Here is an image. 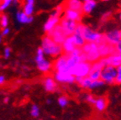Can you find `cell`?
I'll use <instances>...</instances> for the list:
<instances>
[{"mask_svg":"<svg viewBox=\"0 0 121 120\" xmlns=\"http://www.w3.org/2000/svg\"><path fill=\"white\" fill-rule=\"evenodd\" d=\"M40 48L44 51L45 55H46L48 56L56 57L57 58L58 56L64 54L61 45L56 44L55 41H53L47 34H45L42 38Z\"/></svg>","mask_w":121,"mask_h":120,"instance_id":"obj_1","label":"cell"},{"mask_svg":"<svg viewBox=\"0 0 121 120\" xmlns=\"http://www.w3.org/2000/svg\"><path fill=\"white\" fill-rule=\"evenodd\" d=\"M82 51L84 56H85L86 61L89 63H94L100 60L101 56L98 51V46L97 43H88L86 42L82 47L80 48Z\"/></svg>","mask_w":121,"mask_h":120,"instance_id":"obj_2","label":"cell"},{"mask_svg":"<svg viewBox=\"0 0 121 120\" xmlns=\"http://www.w3.org/2000/svg\"><path fill=\"white\" fill-rule=\"evenodd\" d=\"M82 34L83 38L85 39V41L88 42V43L98 44L104 40L103 34H101L99 32L93 30V29H91L89 26H87V25H84L82 26Z\"/></svg>","mask_w":121,"mask_h":120,"instance_id":"obj_3","label":"cell"},{"mask_svg":"<svg viewBox=\"0 0 121 120\" xmlns=\"http://www.w3.org/2000/svg\"><path fill=\"white\" fill-rule=\"evenodd\" d=\"M91 66H92V64L89 63L88 61H86V60L85 61H82L80 63L77 64L72 68H71L69 73L74 76L75 78H77V77L82 78V77H87L89 74V71L91 70Z\"/></svg>","mask_w":121,"mask_h":120,"instance_id":"obj_4","label":"cell"},{"mask_svg":"<svg viewBox=\"0 0 121 120\" xmlns=\"http://www.w3.org/2000/svg\"><path fill=\"white\" fill-rule=\"evenodd\" d=\"M117 77V68L111 66H107L103 67L101 71L100 80H102L104 84H113L115 83Z\"/></svg>","mask_w":121,"mask_h":120,"instance_id":"obj_5","label":"cell"},{"mask_svg":"<svg viewBox=\"0 0 121 120\" xmlns=\"http://www.w3.org/2000/svg\"><path fill=\"white\" fill-rule=\"evenodd\" d=\"M85 56L80 48L75 49L70 54H66V63H67V66L70 70L71 68L75 66L77 64L82 61H85Z\"/></svg>","mask_w":121,"mask_h":120,"instance_id":"obj_6","label":"cell"},{"mask_svg":"<svg viewBox=\"0 0 121 120\" xmlns=\"http://www.w3.org/2000/svg\"><path fill=\"white\" fill-rule=\"evenodd\" d=\"M78 25V23L67 19L64 17L60 18V22H59V25L60 26L62 31L64 32V34L66 36H71L74 34Z\"/></svg>","mask_w":121,"mask_h":120,"instance_id":"obj_7","label":"cell"},{"mask_svg":"<svg viewBox=\"0 0 121 120\" xmlns=\"http://www.w3.org/2000/svg\"><path fill=\"white\" fill-rule=\"evenodd\" d=\"M53 68L56 72H61V73H69L70 69L66 63V54H62L58 56L55 62L53 63Z\"/></svg>","mask_w":121,"mask_h":120,"instance_id":"obj_8","label":"cell"},{"mask_svg":"<svg viewBox=\"0 0 121 120\" xmlns=\"http://www.w3.org/2000/svg\"><path fill=\"white\" fill-rule=\"evenodd\" d=\"M46 34L52 39L53 41H55L56 44L60 45H62V43L64 42L66 38L67 37V36L64 34V32L62 31V30H61V28H60V26L59 25H56L52 30L48 32Z\"/></svg>","mask_w":121,"mask_h":120,"instance_id":"obj_9","label":"cell"},{"mask_svg":"<svg viewBox=\"0 0 121 120\" xmlns=\"http://www.w3.org/2000/svg\"><path fill=\"white\" fill-rule=\"evenodd\" d=\"M104 40L110 45H114L121 39V30H112L106 32L103 34Z\"/></svg>","mask_w":121,"mask_h":120,"instance_id":"obj_10","label":"cell"},{"mask_svg":"<svg viewBox=\"0 0 121 120\" xmlns=\"http://www.w3.org/2000/svg\"><path fill=\"white\" fill-rule=\"evenodd\" d=\"M103 67H104L103 66V64L101 63L100 60L92 63L91 66V70L89 71V74L87 77L92 80V81H96V80H100L101 77V71H102Z\"/></svg>","mask_w":121,"mask_h":120,"instance_id":"obj_11","label":"cell"},{"mask_svg":"<svg viewBox=\"0 0 121 120\" xmlns=\"http://www.w3.org/2000/svg\"><path fill=\"white\" fill-rule=\"evenodd\" d=\"M98 51H99V55H100L101 58L107 57L108 56H110V55L117 54L115 51V49H114V46L108 45L104 40L101 41L100 43H98Z\"/></svg>","mask_w":121,"mask_h":120,"instance_id":"obj_12","label":"cell"},{"mask_svg":"<svg viewBox=\"0 0 121 120\" xmlns=\"http://www.w3.org/2000/svg\"><path fill=\"white\" fill-rule=\"evenodd\" d=\"M99 60L101 61L104 66H111L117 68L119 66H121V60L118 54L110 55L107 57H103V58H100Z\"/></svg>","mask_w":121,"mask_h":120,"instance_id":"obj_13","label":"cell"},{"mask_svg":"<svg viewBox=\"0 0 121 120\" xmlns=\"http://www.w3.org/2000/svg\"><path fill=\"white\" fill-rule=\"evenodd\" d=\"M82 26L83 25L81 23H78L77 29H76L74 34L72 35V39H73V41L75 43V45L77 48H81L83 46V45L86 43L85 39L83 38L82 34Z\"/></svg>","mask_w":121,"mask_h":120,"instance_id":"obj_14","label":"cell"},{"mask_svg":"<svg viewBox=\"0 0 121 120\" xmlns=\"http://www.w3.org/2000/svg\"><path fill=\"white\" fill-rule=\"evenodd\" d=\"M54 79L56 82L65 83V84H71L75 82V77L70 73H61V72H55Z\"/></svg>","mask_w":121,"mask_h":120,"instance_id":"obj_15","label":"cell"},{"mask_svg":"<svg viewBox=\"0 0 121 120\" xmlns=\"http://www.w3.org/2000/svg\"><path fill=\"white\" fill-rule=\"evenodd\" d=\"M63 17L66 18L70 20L75 21L77 23H80L82 18V13L75 10L68 9H64L63 11Z\"/></svg>","mask_w":121,"mask_h":120,"instance_id":"obj_16","label":"cell"},{"mask_svg":"<svg viewBox=\"0 0 121 120\" xmlns=\"http://www.w3.org/2000/svg\"><path fill=\"white\" fill-rule=\"evenodd\" d=\"M44 88L48 92H54L57 89V82L53 77H46L43 81Z\"/></svg>","mask_w":121,"mask_h":120,"instance_id":"obj_17","label":"cell"},{"mask_svg":"<svg viewBox=\"0 0 121 120\" xmlns=\"http://www.w3.org/2000/svg\"><path fill=\"white\" fill-rule=\"evenodd\" d=\"M64 9L75 10L82 13V0H66L64 5Z\"/></svg>","mask_w":121,"mask_h":120,"instance_id":"obj_18","label":"cell"},{"mask_svg":"<svg viewBox=\"0 0 121 120\" xmlns=\"http://www.w3.org/2000/svg\"><path fill=\"white\" fill-rule=\"evenodd\" d=\"M61 47H62L63 53H64V54H70L74 50L77 49V47H76L72 35L67 36V37L66 38V39H65L64 42H63L62 45H61Z\"/></svg>","mask_w":121,"mask_h":120,"instance_id":"obj_19","label":"cell"},{"mask_svg":"<svg viewBox=\"0 0 121 120\" xmlns=\"http://www.w3.org/2000/svg\"><path fill=\"white\" fill-rule=\"evenodd\" d=\"M36 65H37L38 70L40 71H41V72H43V73H47V72H49L51 70V68L53 67V64L46 58L43 59V60H40V61L37 62Z\"/></svg>","mask_w":121,"mask_h":120,"instance_id":"obj_20","label":"cell"},{"mask_svg":"<svg viewBox=\"0 0 121 120\" xmlns=\"http://www.w3.org/2000/svg\"><path fill=\"white\" fill-rule=\"evenodd\" d=\"M96 6H97L96 1H90V0L83 1L82 13H84V14H90V13L94 10Z\"/></svg>","mask_w":121,"mask_h":120,"instance_id":"obj_21","label":"cell"},{"mask_svg":"<svg viewBox=\"0 0 121 120\" xmlns=\"http://www.w3.org/2000/svg\"><path fill=\"white\" fill-rule=\"evenodd\" d=\"M33 16H29L23 11H18L16 13V20L19 24H30L33 22Z\"/></svg>","mask_w":121,"mask_h":120,"instance_id":"obj_22","label":"cell"},{"mask_svg":"<svg viewBox=\"0 0 121 120\" xmlns=\"http://www.w3.org/2000/svg\"><path fill=\"white\" fill-rule=\"evenodd\" d=\"M93 105L98 111L103 112L104 110H105L106 107H107V99L105 98H103V97L96 98Z\"/></svg>","mask_w":121,"mask_h":120,"instance_id":"obj_23","label":"cell"},{"mask_svg":"<svg viewBox=\"0 0 121 120\" xmlns=\"http://www.w3.org/2000/svg\"><path fill=\"white\" fill-rule=\"evenodd\" d=\"M35 11V4H28L25 3L24 5V9H23V12L26 13L29 16H32Z\"/></svg>","mask_w":121,"mask_h":120,"instance_id":"obj_24","label":"cell"},{"mask_svg":"<svg viewBox=\"0 0 121 120\" xmlns=\"http://www.w3.org/2000/svg\"><path fill=\"white\" fill-rule=\"evenodd\" d=\"M104 85V82L102 81V80H96V81H92L90 86H89V90H93V89L99 88V87L103 86Z\"/></svg>","mask_w":121,"mask_h":120,"instance_id":"obj_25","label":"cell"},{"mask_svg":"<svg viewBox=\"0 0 121 120\" xmlns=\"http://www.w3.org/2000/svg\"><path fill=\"white\" fill-rule=\"evenodd\" d=\"M45 53H44V51H42L41 48H38L37 51H36V56L35 57V62L37 63V62L40 61V60H42L43 59H45Z\"/></svg>","mask_w":121,"mask_h":120,"instance_id":"obj_26","label":"cell"},{"mask_svg":"<svg viewBox=\"0 0 121 120\" xmlns=\"http://www.w3.org/2000/svg\"><path fill=\"white\" fill-rule=\"evenodd\" d=\"M13 3V0H3L0 4V13L4 12Z\"/></svg>","mask_w":121,"mask_h":120,"instance_id":"obj_27","label":"cell"},{"mask_svg":"<svg viewBox=\"0 0 121 120\" xmlns=\"http://www.w3.org/2000/svg\"><path fill=\"white\" fill-rule=\"evenodd\" d=\"M9 25V17L7 14H1L0 15V26L3 29L6 28Z\"/></svg>","mask_w":121,"mask_h":120,"instance_id":"obj_28","label":"cell"},{"mask_svg":"<svg viewBox=\"0 0 121 120\" xmlns=\"http://www.w3.org/2000/svg\"><path fill=\"white\" fill-rule=\"evenodd\" d=\"M57 102H58V104L60 105V107H66L68 105V103H69V100L65 96H60V98H58V100H57Z\"/></svg>","mask_w":121,"mask_h":120,"instance_id":"obj_29","label":"cell"},{"mask_svg":"<svg viewBox=\"0 0 121 120\" xmlns=\"http://www.w3.org/2000/svg\"><path fill=\"white\" fill-rule=\"evenodd\" d=\"M30 114L33 118H38L40 116V108L38 107V105L34 104L31 107V110H30Z\"/></svg>","mask_w":121,"mask_h":120,"instance_id":"obj_30","label":"cell"},{"mask_svg":"<svg viewBox=\"0 0 121 120\" xmlns=\"http://www.w3.org/2000/svg\"><path fill=\"white\" fill-rule=\"evenodd\" d=\"M115 83L121 84V66L117 67V77H116Z\"/></svg>","mask_w":121,"mask_h":120,"instance_id":"obj_31","label":"cell"},{"mask_svg":"<svg viewBox=\"0 0 121 120\" xmlns=\"http://www.w3.org/2000/svg\"><path fill=\"white\" fill-rule=\"evenodd\" d=\"M85 100L87 102V103L93 104V103H94V102H95V100H96V98H95L93 95H91V94H87V95H86V97H85Z\"/></svg>","mask_w":121,"mask_h":120,"instance_id":"obj_32","label":"cell"},{"mask_svg":"<svg viewBox=\"0 0 121 120\" xmlns=\"http://www.w3.org/2000/svg\"><path fill=\"white\" fill-rule=\"evenodd\" d=\"M10 54H11V49H10V47H6L4 51V57L5 59H8L10 56Z\"/></svg>","mask_w":121,"mask_h":120,"instance_id":"obj_33","label":"cell"},{"mask_svg":"<svg viewBox=\"0 0 121 120\" xmlns=\"http://www.w3.org/2000/svg\"><path fill=\"white\" fill-rule=\"evenodd\" d=\"M114 49H115V51L117 54H120L121 53V39L114 45Z\"/></svg>","mask_w":121,"mask_h":120,"instance_id":"obj_34","label":"cell"},{"mask_svg":"<svg viewBox=\"0 0 121 120\" xmlns=\"http://www.w3.org/2000/svg\"><path fill=\"white\" fill-rule=\"evenodd\" d=\"M9 33H10V29L9 28V27H6V28L3 29L2 33H1V35H2L3 37H4V36H7Z\"/></svg>","mask_w":121,"mask_h":120,"instance_id":"obj_35","label":"cell"},{"mask_svg":"<svg viewBox=\"0 0 121 120\" xmlns=\"http://www.w3.org/2000/svg\"><path fill=\"white\" fill-rule=\"evenodd\" d=\"M110 16H111V13L110 12H108V13H104V15H103V17H102V19H108L110 18ZM105 20V21H106Z\"/></svg>","mask_w":121,"mask_h":120,"instance_id":"obj_36","label":"cell"},{"mask_svg":"<svg viewBox=\"0 0 121 120\" xmlns=\"http://www.w3.org/2000/svg\"><path fill=\"white\" fill-rule=\"evenodd\" d=\"M6 81V78L4 75H0V85H3Z\"/></svg>","mask_w":121,"mask_h":120,"instance_id":"obj_37","label":"cell"},{"mask_svg":"<svg viewBox=\"0 0 121 120\" xmlns=\"http://www.w3.org/2000/svg\"><path fill=\"white\" fill-rule=\"evenodd\" d=\"M25 3H28V4H35V0H25Z\"/></svg>","mask_w":121,"mask_h":120,"instance_id":"obj_38","label":"cell"},{"mask_svg":"<svg viewBox=\"0 0 121 120\" xmlns=\"http://www.w3.org/2000/svg\"><path fill=\"white\" fill-rule=\"evenodd\" d=\"M9 98H8V97H6V98L4 99V103H9Z\"/></svg>","mask_w":121,"mask_h":120,"instance_id":"obj_39","label":"cell"},{"mask_svg":"<svg viewBox=\"0 0 121 120\" xmlns=\"http://www.w3.org/2000/svg\"><path fill=\"white\" fill-rule=\"evenodd\" d=\"M3 38H4V37L0 34V45H1V43H2V41H3Z\"/></svg>","mask_w":121,"mask_h":120,"instance_id":"obj_40","label":"cell"},{"mask_svg":"<svg viewBox=\"0 0 121 120\" xmlns=\"http://www.w3.org/2000/svg\"><path fill=\"white\" fill-rule=\"evenodd\" d=\"M51 99H48L47 100V104H51Z\"/></svg>","mask_w":121,"mask_h":120,"instance_id":"obj_41","label":"cell"},{"mask_svg":"<svg viewBox=\"0 0 121 120\" xmlns=\"http://www.w3.org/2000/svg\"><path fill=\"white\" fill-rule=\"evenodd\" d=\"M119 20L121 21V11H120V13H119Z\"/></svg>","mask_w":121,"mask_h":120,"instance_id":"obj_42","label":"cell"},{"mask_svg":"<svg viewBox=\"0 0 121 120\" xmlns=\"http://www.w3.org/2000/svg\"><path fill=\"white\" fill-rule=\"evenodd\" d=\"M118 55H119V58H120V60H121V53H120V54H118Z\"/></svg>","mask_w":121,"mask_h":120,"instance_id":"obj_43","label":"cell"},{"mask_svg":"<svg viewBox=\"0 0 121 120\" xmlns=\"http://www.w3.org/2000/svg\"><path fill=\"white\" fill-rule=\"evenodd\" d=\"M83 1H87V0H83ZM90 1H96V0H90Z\"/></svg>","mask_w":121,"mask_h":120,"instance_id":"obj_44","label":"cell"},{"mask_svg":"<svg viewBox=\"0 0 121 120\" xmlns=\"http://www.w3.org/2000/svg\"><path fill=\"white\" fill-rule=\"evenodd\" d=\"M18 0H13V2H17Z\"/></svg>","mask_w":121,"mask_h":120,"instance_id":"obj_45","label":"cell"},{"mask_svg":"<svg viewBox=\"0 0 121 120\" xmlns=\"http://www.w3.org/2000/svg\"><path fill=\"white\" fill-rule=\"evenodd\" d=\"M101 1H105L106 2V1H109V0H101Z\"/></svg>","mask_w":121,"mask_h":120,"instance_id":"obj_46","label":"cell"},{"mask_svg":"<svg viewBox=\"0 0 121 120\" xmlns=\"http://www.w3.org/2000/svg\"><path fill=\"white\" fill-rule=\"evenodd\" d=\"M120 7H121V4H120Z\"/></svg>","mask_w":121,"mask_h":120,"instance_id":"obj_47","label":"cell"},{"mask_svg":"<svg viewBox=\"0 0 121 120\" xmlns=\"http://www.w3.org/2000/svg\"></svg>","mask_w":121,"mask_h":120,"instance_id":"obj_48","label":"cell"}]
</instances>
